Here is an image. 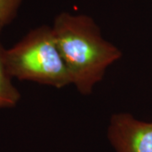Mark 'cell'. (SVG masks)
<instances>
[{"instance_id": "obj_2", "label": "cell", "mask_w": 152, "mask_h": 152, "mask_svg": "<svg viewBox=\"0 0 152 152\" xmlns=\"http://www.w3.org/2000/svg\"><path fill=\"white\" fill-rule=\"evenodd\" d=\"M4 58L12 78L57 89L72 85L52 26L31 30L11 48L5 49Z\"/></svg>"}, {"instance_id": "obj_3", "label": "cell", "mask_w": 152, "mask_h": 152, "mask_svg": "<svg viewBox=\"0 0 152 152\" xmlns=\"http://www.w3.org/2000/svg\"><path fill=\"white\" fill-rule=\"evenodd\" d=\"M107 135L116 152H152V121L137 119L129 113H114Z\"/></svg>"}, {"instance_id": "obj_1", "label": "cell", "mask_w": 152, "mask_h": 152, "mask_svg": "<svg viewBox=\"0 0 152 152\" xmlns=\"http://www.w3.org/2000/svg\"><path fill=\"white\" fill-rule=\"evenodd\" d=\"M52 28L72 85L81 95H91L109 67L122 58V51L103 37L86 15L60 13Z\"/></svg>"}, {"instance_id": "obj_5", "label": "cell", "mask_w": 152, "mask_h": 152, "mask_svg": "<svg viewBox=\"0 0 152 152\" xmlns=\"http://www.w3.org/2000/svg\"><path fill=\"white\" fill-rule=\"evenodd\" d=\"M23 0H0V26L4 27L16 17Z\"/></svg>"}, {"instance_id": "obj_4", "label": "cell", "mask_w": 152, "mask_h": 152, "mask_svg": "<svg viewBox=\"0 0 152 152\" xmlns=\"http://www.w3.org/2000/svg\"><path fill=\"white\" fill-rule=\"evenodd\" d=\"M3 26H0V36ZM4 50L0 40V109L15 107L20 100V93L12 84L4 63Z\"/></svg>"}]
</instances>
